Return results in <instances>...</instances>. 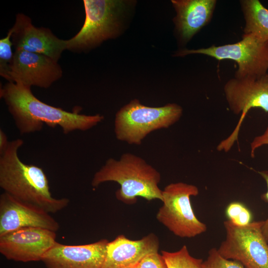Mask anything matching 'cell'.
<instances>
[{"label": "cell", "instance_id": "24", "mask_svg": "<svg viewBox=\"0 0 268 268\" xmlns=\"http://www.w3.org/2000/svg\"><path fill=\"white\" fill-rule=\"evenodd\" d=\"M259 173L264 178L267 185V191L261 195V199L268 203V170L260 171ZM262 230L264 236L268 242V217L266 220H263Z\"/></svg>", "mask_w": 268, "mask_h": 268}, {"label": "cell", "instance_id": "26", "mask_svg": "<svg viewBox=\"0 0 268 268\" xmlns=\"http://www.w3.org/2000/svg\"><path fill=\"white\" fill-rule=\"evenodd\" d=\"M137 268L135 265H133V266H128V267H124V268Z\"/></svg>", "mask_w": 268, "mask_h": 268}, {"label": "cell", "instance_id": "11", "mask_svg": "<svg viewBox=\"0 0 268 268\" xmlns=\"http://www.w3.org/2000/svg\"><path fill=\"white\" fill-rule=\"evenodd\" d=\"M58 62L43 54L15 50L8 82L47 88L63 76Z\"/></svg>", "mask_w": 268, "mask_h": 268}, {"label": "cell", "instance_id": "21", "mask_svg": "<svg viewBox=\"0 0 268 268\" xmlns=\"http://www.w3.org/2000/svg\"><path fill=\"white\" fill-rule=\"evenodd\" d=\"M203 268H245L240 263L224 258L213 248L209 250L206 260L203 262Z\"/></svg>", "mask_w": 268, "mask_h": 268}, {"label": "cell", "instance_id": "23", "mask_svg": "<svg viewBox=\"0 0 268 268\" xmlns=\"http://www.w3.org/2000/svg\"><path fill=\"white\" fill-rule=\"evenodd\" d=\"M265 145H268V126L262 134L255 137L251 142V157L254 158L256 149Z\"/></svg>", "mask_w": 268, "mask_h": 268}, {"label": "cell", "instance_id": "15", "mask_svg": "<svg viewBox=\"0 0 268 268\" xmlns=\"http://www.w3.org/2000/svg\"><path fill=\"white\" fill-rule=\"evenodd\" d=\"M176 14L173 18L179 42L183 44L192 38L211 20L216 0H172Z\"/></svg>", "mask_w": 268, "mask_h": 268}, {"label": "cell", "instance_id": "25", "mask_svg": "<svg viewBox=\"0 0 268 268\" xmlns=\"http://www.w3.org/2000/svg\"><path fill=\"white\" fill-rule=\"evenodd\" d=\"M9 141L6 134L1 130H0V154L2 153L7 148Z\"/></svg>", "mask_w": 268, "mask_h": 268}, {"label": "cell", "instance_id": "12", "mask_svg": "<svg viewBox=\"0 0 268 268\" xmlns=\"http://www.w3.org/2000/svg\"><path fill=\"white\" fill-rule=\"evenodd\" d=\"M50 214L3 192L0 196V236L26 227L41 228L56 232L60 225Z\"/></svg>", "mask_w": 268, "mask_h": 268}, {"label": "cell", "instance_id": "16", "mask_svg": "<svg viewBox=\"0 0 268 268\" xmlns=\"http://www.w3.org/2000/svg\"><path fill=\"white\" fill-rule=\"evenodd\" d=\"M159 241L153 233L132 240L123 235L108 242L102 268H122L135 265L146 255L158 252Z\"/></svg>", "mask_w": 268, "mask_h": 268}, {"label": "cell", "instance_id": "4", "mask_svg": "<svg viewBox=\"0 0 268 268\" xmlns=\"http://www.w3.org/2000/svg\"><path fill=\"white\" fill-rule=\"evenodd\" d=\"M183 111L182 107L176 103L153 107L143 105L134 99L123 106L116 114V137L130 144L140 145L151 132L168 128L177 123Z\"/></svg>", "mask_w": 268, "mask_h": 268}, {"label": "cell", "instance_id": "6", "mask_svg": "<svg viewBox=\"0 0 268 268\" xmlns=\"http://www.w3.org/2000/svg\"><path fill=\"white\" fill-rule=\"evenodd\" d=\"M199 193L194 185L179 182L167 185L162 190L163 204L157 219L181 238H193L205 232L206 225L197 217L191 202V197Z\"/></svg>", "mask_w": 268, "mask_h": 268}, {"label": "cell", "instance_id": "14", "mask_svg": "<svg viewBox=\"0 0 268 268\" xmlns=\"http://www.w3.org/2000/svg\"><path fill=\"white\" fill-rule=\"evenodd\" d=\"M108 241L67 245L56 242L41 261L46 268H102Z\"/></svg>", "mask_w": 268, "mask_h": 268}, {"label": "cell", "instance_id": "17", "mask_svg": "<svg viewBox=\"0 0 268 268\" xmlns=\"http://www.w3.org/2000/svg\"><path fill=\"white\" fill-rule=\"evenodd\" d=\"M240 4L245 20L243 34L268 41V9L259 0H241Z\"/></svg>", "mask_w": 268, "mask_h": 268}, {"label": "cell", "instance_id": "2", "mask_svg": "<svg viewBox=\"0 0 268 268\" xmlns=\"http://www.w3.org/2000/svg\"><path fill=\"white\" fill-rule=\"evenodd\" d=\"M23 143L20 138L11 140L0 154V188L11 196L50 213L62 210L68 205L69 199L53 197L43 169L20 160L18 150Z\"/></svg>", "mask_w": 268, "mask_h": 268}, {"label": "cell", "instance_id": "22", "mask_svg": "<svg viewBox=\"0 0 268 268\" xmlns=\"http://www.w3.org/2000/svg\"><path fill=\"white\" fill-rule=\"evenodd\" d=\"M135 266L137 268H167L163 257L158 252L146 255Z\"/></svg>", "mask_w": 268, "mask_h": 268}, {"label": "cell", "instance_id": "10", "mask_svg": "<svg viewBox=\"0 0 268 268\" xmlns=\"http://www.w3.org/2000/svg\"><path fill=\"white\" fill-rule=\"evenodd\" d=\"M56 232L48 229L20 228L0 236V252L9 260L39 261L56 243Z\"/></svg>", "mask_w": 268, "mask_h": 268}, {"label": "cell", "instance_id": "3", "mask_svg": "<svg viewBox=\"0 0 268 268\" xmlns=\"http://www.w3.org/2000/svg\"><path fill=\"white\" fill-rule=\"evenodd\" d=\"M160 173L141 157L124 153L117 160L109 158L94 175L91 185L97 187L107 182L120 185L116 198L126 203L133 204L137 197L147 201L158 199L162 201V190L158 187Z\"/></svg>", "mask_w": 268, "mask_h": 268}, {"label": "cell", "instance_id": "20", "mask_svg": "<svg viewBox=\"0 0 268 268\" xmlns=\"http://www.w3.org/2000/svg\"><path fill=\"white\" fill-rule=\"evenodd\" d=\"M12 31L10 28L5 37L0 40V75L6 80H9V68L14 53L11 41Z\"/></svg>", "mask_w": 268, "mask_h": 268}, {"label": "cell", "instance_id": "19", "mask_svg": "<svg viewBox=\"0 0 268 268\" xmlns=\"http://www.w3.org/2000/svg\"><path fill=\"white\" fill-rule=\"evenodd\" d=\"M225 215L233 224L238 226H244L252 221L251 211L242 202L233 201L225 209Z\"/></svg>", "mask_w": 268, "mask_h": 268}, {"label": "cell", "instance_id": "9", "mask_svg": "<svg viewBox=\"0 0 268 268\" xmlns=\"http://www.w3.org/2000/svg\"><path fill=\"white\" fill-rule=\"evenodd\" d=\"M263 220L244 226L224 221L225 239L217 251L225 259L240 263L245 268H268V242L264 236Z\"/></svg>", "mask_w": 268, "mask_h": 268}, {"label": "cell", "instance_id": "7", "mask_svg": "<svg viewBox=\"0 0 268 268\" xmlns=\"http://www.w3.org/2000/svg\"><path fill=\"white\" fill-rule=\"evenodd\" d=\"M201 54L217 60H230L238 64L234 76L242 78L258 76L268 71V41H264L254 35L243 34L242 39L233 44L212 45L197 49H182L175 56L184 57Z\"/></svg>", "mask_w": 268, "mask_h": 268}, {"label": "cell", "instance_id": "13", "mask_svg": "<svg viewBox=\"0 0 268 268\" xmlns=\"http://www.w3.org/2000/svg\"><path fill=\"white\" fill-rule=\"evenodd\" d=\"M11 41L15 50L43 54L58 62L66 50V40L61 39L47 28L35 27L31 18L17 13L13 26Z\"/></svg>", "mask_w": 268, "mask_h": 268}, {"label": "cell", "instance_id": "8", "mask_svg": "<svg viewBox=\"0 0 268 268\" xmlns=\"http://www.w3.org/2000/svg\"><path fill=\"white\" fill-rule=\"evenodd\" d=\"M224 94L231 111L240 115L232 132L217 146L219 151H229L238 140L239 132L248 112L259 108L268 112V72L261 75L233 77L223 87Z\"/></svg>", "mask_w": 268, "mask_h": 268}, {"label": "cell", "instance_id": "1", "mask_svg": "<svg viewBox=\"0 0 268 268\" xmlns=\"http://www.w3.org/2000/svg\"><path fill=\"white\" fill-rule=\"evenodd\" d=\"M31 87L8 82L0 89V97L6 105L16 128L21 134L40 131L46 124L59 127L64 134L86 131L102 122L99 114L88 115L67 111L47 104L37 98Z\"/></svg>", "mask_w": 268, "mask_h": 268}, {"label": "cell", "instance_id": "5", "mask_svg": "<svg viewBox=\"0 0 268 268\" xmlns=\"http://www.w3.org/2000/svg\"><path fill=\"white\" fill-rule=\"evenodd\" d=\"M85 17L80 30L66 40L67 50L86 52L119 33L120 17L125 1L117 0H84Z\"/></svg>", "mask_w": 268, "mask_h": 268}, {"label": "cell", "instance_id": "18", "mask_svg": "<svg viewBox=\"0 0 268 268\" xmlns=\"http://www.w3.org/2000/svg\"><path fill=\"white\" fill-rule=\"evenodd\" d=\"M161 254L167 268H203V261L192 257L186 245L176 252L162 251Z\"/></svg>", "mask_w": 268, "mask_h": 268}]
</instances>
